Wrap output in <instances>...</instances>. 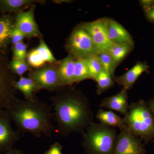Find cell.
<instances>
[{"instance_id": "cell-13", "label": "cell", "mask_w": 154, "mask_h": 154, "mask_svg": "<svg viewBox=\"0 0 154 154\" xmlns=\"http://www.w3.org/2000/svg\"><path fill=\"white\" fill-rule=\"evenodd\" d=\"M15 27V14L0 15V53L8 55L11 36Z\"/></svg>"}, {"instance_id": "cell-29", "label": "cell", "mask_w": 154, "mask_h": 154, "mask_svg": "<svg viewBox=\"0 0 154 154\" xmlns=\"http://www.w3.org/2000/svg\"><path fill=\"white\" fill-rule=\"evenodd\" d=\"M26 37L17 28L15 27L11 36V44L14 45L23 42Z\"/></svg>"}, {"instance_id": "cell-16", "label": "cell", "mask_w": 154, "mask_h": 154, "mask_svg": "<svg viewBox=\"0 0 154 154\" xmlns=\"http://www.w3.org/2000/svg\"><path fill=\"white\" fill-rule=\"evenodd\" d=\"M149 69V66L147 63L138 62L123 75L114 77V81L127 90H130L141 75L144 72H147Z\"/></svg>"}, {"instance_id": "cell-3", "label": "cell", "mask_w": 154, "mask_h": 154, "mask_svg": "<svg viewBox=\"0 0 154 154\" xmlns=\"http://www.w3.org/2000/svg\"><path fill=\"white\" fill-rule=\"evenodd\" d=\"M127 128L145 142L154 141V117L143 100L132 102L123 118Z\"/></svg>"}, {"instance_id": "cell-1", "label": "cell", "mask_w": 154, "mask_h": 154, "mask_svg": "<svg viewBox=\"0 0 154 154\" xmlns=\"http://www.w3.org/2000/svg\"><path fill=\"white\" fill-rule=\"evenodd\" d=\"M56 131L63 137L81 134L94 122V114L85 94L71 87L62 88L51 98Z\"/></svg>"}, {"instance_id": "cell-31", "label": "cell", "mask_w": 154, "mask_h": 154, "mask_svg": "<svg viewBox=\"0 0 154 154\" xmlns=\"http://www.w3.org/2000/svg\"><path fill=\"white\" fill-rule=\"evenodd\" d=\"M1 154H27L19 149L13 148L11 150Z\"/></svg>"}, {"instance_id": "cell-30", "label": "cell", "mask_w": 154, "mask_h": 154, "mask_svg": "<svg viewBox=\"0 0 154 154\" xmlns=\"http://www.w3.org/2000/svg\"><path fill=\"white\" fill-rule=\"evenodd\" d=\"M62 146L58 142H55L50 146L44 154H63Z\"/></svg>"}, {"instance_id": "cell-5", "label": "cell", "mask_w": 154, "mask_h": 154, "mask_svg": "<svg viewBox=\"0 0 154 154\" xmlns=\"http://www.w3.org/2000/svg\"><path fill=\"white\" fill-rule=\"evenodd\" d=\"M65 48L76 58L86 59L98 54L92 38L81 25L77 26L67 39Z\"/></svg>"}, {"instance_id": "cell-6", "label": "cell", "mask_w": 154, "mask_h": 154, "mask_svg": "<svg viewBox=\"0 0 154 154\" xmlns=\"http://www.w3.org/2000/svg\"><path fill=\"white\" fill-rule=\"evenodd\" d=\"M58 64L59 62L50 64L40 68L32 69L28 73V76L34 81L39 91L57 92L64 88L59 75Z\"/></svg>"}, {"instance_id": "cell-20", "label": "cell", "mask_w": 154, "mask_h": 154, "mask_svg": "<svg viewBox=\"0 0 154 154\" xmlns=\"http://www.w3.org/2000/svg\"><path fill=\"white\" fill-rule=\"evenodd\" d=\"M96 117L100 123L105 126L113 128H117L120 130L127 128L123 119L112 110H106L101 108L97 111Z\"/></svg>"}, {"instance_id": "cell-2", "label": "cell", "mask_w": 154, "mask_h": 154, "mask_svg": "<svg viewBox=\"0 0 154 154\" xmlns=\"http://www.w3.org/2000/svg\"><path fill=\"white\" fill-rule=\"evenodd\" d=\"M5 110L20 134H30L37 138L52 136L55 127L51 105L37 98L28 101L15 97Z\"/></svg>"}, {"instance_id": "cell-14", "label": "cell", "mask_w": 154, "mask_h": 154, "mask_svg": "<svg viewBox=\"0 0 154 154\" xmlns=\"http://www.w3.org/2000/svg\"><path fill=\"white\" fill-rule=\"evenodd\" d=\"M128 90L122 88L118 94L105 98L99 105L101 108H107L126 115L128 111Z\"/></svg>"}, {"instance_id": "cell-24", "label": "cell", "mask_w": 154, "mask_h": 154, "mask_svg": "<svg viewBox=\"0 0 154 154\" xmlns=\"http://www.w3.org/2000/svg\"><path fill=\"white\" fill-rule=\"evenodd\" d=\"M9 65L12 73L15 75L19 77L22 76L25 73L31 71L33 69L26 61L19 60L14 58H12L10 61Z\"/></svg>"}, {"instance_id": "cell-18", "label": "cell", "mask_w": 154, "mask_h": 154, "mask_svg": "<svg viewBox=\"0 0 154 154\" xmlns=\"http://www.w3.org/2000/svg\"><path fill=\"white\" fill-rule=\"evenodd\" d=\"M45 3L42 0H0V13L16 14L36 4Z\"/></svg>"}, {"instance_id": "cell-32", "label": "cell", "mask_w": 154, "mask_h": 154, "mask_svg": "<svg viewBox=\"0 0 154 154\" xmlns=\"http://www.w3.org/2000/svg\"><path fill=\"white\" fill-rule=\"evenodd\" d=\"M146 103L149 108L150 110H151L152 113L154 117V98L150 99Z\"/></svg>"}, {"instance_id": "cell-9", "label": "cell", "mask_w": 154, "mask_h": 154, "mask_svg": "<svg viewBox=\"0 0 154 154\" xmlns=\"http://www.w3.org/2000/svg\"><path fill=\"white\" fill-rule=\"evenodd\" d=\"M117 134L112 154H146L142 140L127 128Z\"/></svg>"}, {"instance_id": "cell-27", "label": "cell", "mask_w": 154, "mask_h": 154, "mask_svg": "<svg viewBox=\"0 0 154 154\" xmlns=\"http://www.w3.org/2000/svg\"><path fill=\"white\" fill-rule=\"evenodd\" d=\"M28 44L25 43L24 42L12 45L11 49L13 53V58L19 60L26 61L28 54Z\"/></svg>"}, {"instance_id": "cell-10", "label": "cell", "mask_w": 154, "mask_h": 154, "mask_svg": "<svg viewBox=\"0 0 154 154\" xmlns=\"http://www.w3.org/2000/svg\"><path fill=\"white\" fill-rule=\"evenodd\" d=\"M39 38V44L37 47L28 52L26 58V61L33 69L43 67L50 64L59 62L42 37Z\"/></svg>"}, {"instance_id": "cell-12", "label": "cell", "mask_w": 154, "mask_h": 154, "mask_svg": "<svg viewBox=\"0 0 154 154\" xmlns=\"http://www.w3.org/2000/svg\"><path fill=\"white\" fill-rule=\"evenodd\" d=\"M11 122L5 110L0 111V153L11 150L20 140V134L12 128Z\"/></svg>"}, {"instance_id": "cell-17", "label": "cell", "mask_w": 154, "mask_h": 154, "mask_svg": "<svg viewBox=\"0 0 154 154\" xmlns=\"http://www.w3.org/2000/svg\"><path fill=\"white\" fill-rule=\"evenodd\" d=\"M75 58L69 54L59 61L58 71L63 87H71L75 83L74 76Z\"/></svg>"}, {"instance_id": "cell-28", "label": "cell", "mask_w": 154, "mask_h": 154, "mask_svg": "<svg viewBox=\"0 0 154 154\" xmlns=\"http://www.w3.org/2000/svg\"><path fill=\"white\" fill-rule=\"evenodd\" d=\"M140 2L147 19L154 24V0H143Z\"/></svg>"}, {"instance_id": "cell-8", "label": "cell", "mask_w": 154, "mask_h": 154, "mask_svg": "<svg viewBox=\"0 0 154 154\" xmlns=\"http://www.w3.org/2000/svg\"><path fill=\"white\" fill-rule=\"evenodd\" d=\"M108 20V18H102L81 24L91 36L98 54L106 52L114 45L109 40L107 35Z\"/></svg>"}, {"instance_id": "cell-22", "label": "cell", "mask_w": 154, "mask_h": 154, "mask_svg": "<svg viewBox=\"0 0 154 154\" xmlns=\"http://www.w3.org/2000/svg\"><path fill=\"white\" fill-rule=\"evenodd\" d=\"M114 77L103 70L98 75L95 80L97 83L96 93L98 95H101L114 85L115 82Z\"/></svg>"}, {"instance_id": "cell-21", "label": "cell", "mask_w": 154, "mask_h": 154, "mask_svg": "<svg viewBox=\"0 0 154 154\" xmlns=\"http://www.w3.org/2000/svg\"><path fill=\"white\" fill-rule=\"evenodd\" d=\"M134 47V45L114 44L106 52L108 53L117 66L126 57Z\"/></svg>"}, {"instance_id": "cell-4", "label": "cell", "mask_w": 154, "mask_h": 154, "mask_svg": "<svg viewBox=\"0 0 154 154\" xmlns=\"http://www.w3.org/2000/svg\"><path fill=\"white\" fill-rule=\"evenodd\" d=\"M81 144L85 154H112L117 137L115 128L95 122L86 128Z\"/></svg>"}, {"instance_id": "cell-25", "label": "cell", "mask_w": 154, "mask_h": 154, "mask_svg": "<svg viewBox=\"0 0 154 154\" xmlns=\"http://www.w3.org/2000/svg\"><path fill=\"white\" fill-rule=\"evenodd\" d=\"M97 54L103 70L113 77L115 76L114 72L117 65L115 63L113 58L108 53L105 51L99 53Z\"/></svg>"}, {"instance_id": "cell-23", "label": "cell", "mask_w": 154, "mask_h": 154, "mask_svg": "<svg viewBox=\"0 0 154 154\" xmlns=\"http://www.w3.org/2000/svg\"><path fill=\"white\" fill-rule=\"evenodd\" d=\"M74 76L75 83H78L88 79H91L89 69L85 59L75 58Z\"/></svg>"}, {"instance_id": "cell-26", "label": "cell", "mask_w": 154, "mask_h": 154, "mask_svg": "<svg viewBox=\"0 0 154 154\" xmlns=\"http://www.w3.org/2000/svg\"><path fill=\"white\" fill-rule=\"evenodd\" d=\"M85 60L89 69L91 79L95 81L96 77L103 70L98 54L91 56Z\"/></svg>"}, {"instance_id": "cell-19", "label": "cell", "mask_w": 154, "mask_h": 154, "mask_svg": "<svg viewBox=\"0 0 154 154\" xmlns=\"http://www.w3.org/2000/svg\"><path fill=\"white\" fill-rule=\"evenodd\" d=\"M13 87L17 91L22 92L25 100L33 101L36 97L35 94L39 91L34 81L29 77H19L13 84Z\"/></svg>"}, {"instance_id": "cell-11", "label": "cell", "mask_w": 154, "mask_h": 154, "mask_svg": "<svg viewBox=\"0 0 154 154\" xmlns=\"http://www.w3.org/2000/svg\"><path fill=\"white\" fill-rule=\"evenodd\" d=\"M35 5L15 14V27L24 34L26 38H40L42 35L34 18Z\"/></svg>"}, {"instance_id": "cell-15", "label": "cell", "mask_w": 154, "mask_h": 154, "mask_svg": "<svg viewBox=\"0 0 154 154\" xmlns=\"http://www.w3.org/2000/svg\"><path fill=\"white\" fill-rule=\"evenodd\" d=\"M107 35L112 43L116 45H134L132 36L121 24L114 19L108 18Z\"/></svg>"}, {"instance_id": "cell-7", "label": "cell", "mask_w": 154, "mask_h": 154, "mask_svg": "<svg viewBox=\"0 0 154 154\" xmlns=\"http://www.w3.org/2000/svg\"><path fill=\"white\" fill-rule=\"evenodd\" d=\"M8 55L0 53V111L5 110L16 97L13 84L17 76L11 72Z\"/></svg>"}, {"instance_id": "cell-33", "label": "cell", "mask_w": 154, "mask_h": 154, "mask_svg": "<svg viewBox=\"0 0 154 154\" xmlns=\"http://www.w3.org/2000/svg\"><path fill=\"white\" fill-rule=\"evenodd\" d=\"M54 3H57V4H60V3H69L71 2H72L71 1H68V0H57V1H54Z\"/></svg>"}]
</instances>
